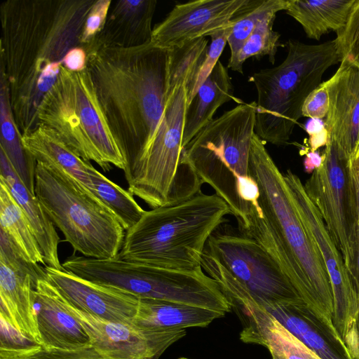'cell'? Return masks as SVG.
Listing matches in <instances>:
<instances>
[{
    "mask_svg": "<svg viewBox=\"0 0 359 359\" xmlns=\"http://www.w3.org/2000/svg\"><path fill=\"white\" fill-rule=\"evenodd\" d=\"M0 359H103L93 346L76 350H46L34 344L20 349H0Z\"/></svg>",
    "mask_w": 359,
    "mask_h": 359,
    "instance_id": "d6a6232c",
    "label": "cell"
},
{
    "mask_svg": "<svg viewBox=\"0 0 359 359\" xmlns=\"http://www.w3.org/2000/svg\"><path fill=\"white\" fill-rule=\"evenodd\" d=\"M229 214L221 198L202 191L178 203L145 210L126 231L117 257L151 266L193 270L201 266L209 238Z\"/></svg>",
    "mask_w": 359,
    "mask_h": 359,
    "instance_id": "3957f363",
    "label": "cell"
},
{
    "mask_svg": "<svg viewBox=\"0 0 359 359\" xmlns=\"http://www.w3.org/2000/svg\"><path fill=\"white\" fill-rule=\"evenodd\" d=\"M46 279L71 305L108 321L130 325L139 298L121 289L86 280L67 271L44 266Z\"/></svg>",
    "mask_w": 359,
    "mask_h": 359,
    "instance_id": "9a60e30c",
    "label": "cell"
},
{
    "mask_svg": "<svg viewBox=\"0 0 359 359\" xmlns=\"http://www.w3.org/2000/svg\"><path fill=\"white\" fill-rule=\"evenodd\" d=\"M35 284L29 273L0 261L1 318L41 346L33 296Z\"/></svg>",
    "mask_w": 359,
    "mask_h": 359,
    "instance_id": "44dd1931",
    "label": "cell"
},
{
    "mask_svg": "<svg viewBox=\"0 0 359 359\" xmlns=\"http://www.w3.org/2000/svg\"><path fill=\"white\" fill-rule=\"evenodd\" d=\"M325 128L324 123H322L321 120L311 119L306 126V130L309 135L317 133Z\"/></svg>",
    "mask_w": 359,
    "mask_h": 359,
    "instance_id": "b9f144b4",
    "label": "cell"
},
{
    "mask_svg": "<svg viewBox=\"0 0 359 359\" xmlns=\"http://www.w3.org/2000/svg\"><path fill=\"white\" fill-rule=\"evenodd\" d=\"M339 62L345 60L359 68V0H356L346 25L334 39Z\"/></svg>",
    "mask_w": 359,
    "mask_h": 359,
    "instance_id": "836d02e7",
    "label": "cell"
},
{
    "mask_svg": "<svg viewBox=\"0 0 359 359\" xmlns=\"http://www.w3.org/2000/svg\"><path fill=\"white\" fill-rule=\"evenodd\" d=\"M329 110V95L325 84L321 83L306 98L302 115L311 119L325 118Z\"/></svg>",
    "mask_w": 359,
    "mask_h": 359,
    "instance_id": "74e56055",
    "label": "cell"
},
{
    "mask_svg": "<svg viewBox=\"0 0 359 359\" xmlns=\"http://www.w3.org/2000/svg\"><path fill=\"white\" fill-rule=\"evenodd\" d=\"M288 0H248L234 18L231 33L227 40L233 58L251 34L257 25L264 18L280 11H285Z\"/></svg>",
    "mask_w": 359,
    "mask_h": 359,
    "instance_id": "1f68e13d",
    "label": "cell"
},
{
    "mask_svg": "<svg viewBox=\"0 0 359 359\" xmlns=\"http://www.w3.org/2000/svg\"><path fill=\"white\" fill-rule=\"evenodd\" d=\"M225 314L184 304L139 299L130 325L144 337L158 358L170 346L186 335L185 328L206 327Z\"/></svg>",
    "mask_w": 359,
    "mask_h": 359,
    "instance_id": "5bb4252c",
    "label": "cell"
},
{
    "mask_svg": "<svg viewBox=\"0 0 359 359\" xmlns=\"http://www.w3.org/2000/svg\"><path fill=\"white\" fill-rule=\"evenodd\" d=\"M65 301L103 359H158L148 341L131 325L106 320Z\"/></svg>",
    "mask_w": 359,
    "mask_h": 359,
    "instance_id": "d6986e66",
    "label": "cell"
},
{
    "mask_svg": "<svg viewBox=\"0 0 359 359\" xmlns=\"http://www.w3.org/2000/svg\"><path fill=\"white\" fill-rule=\"evenodd\" d=\"M62 65L67 69L79 72L87 67V53L81 46L70 49L62 61Z\"/></svg>",
    "mask_w": 359,
    "mask_h": 359,
    "instance_id": "f35d334b",
    "label": "cell"
},
{
    "mask_svg": "<svg viewBox=\"0 0 359 359\" xmlns=\"http://www.w3.org/2000/svg\"><path fill=\"white\" fill-rule=\"evenodd\" d=\"M255 118L256 102L238 104L214 118L184 149L202 183L228 205L238 226L252 207L259 206L258 186L249 174Z\"/></svg>",
    "mask_w": 359,
    "mask_h": 359,
    "instance_id": "277c9868",
    "label": "cell"
},
{
    "mask_svg": "<svg viewBox=\"0 0 359 359\" xmlns=\"http://www.w3.org/2000/svg\"><path fill=\"white\" fill-rule=\"evenodd\" d=\"M0 261H3L20 270L29 273L35 283L41 278H46L44 268L30 262L20 250L0 229ZM36 285V284H35Z\"/></svg>",
    "mask_w": 359,
    "mask_h": 359,
    "instance_id": "d590c367",
    "label": "cell"
},
{
    "mask_svg": "<svg viewBox=\"0 0 359 359\" xmlns=\"http://www.w3.org/2000/svg\"><path fill=\"white\" fill-rule=\"evenodd\" d=\"M95 0H7L0 6L1 75L21 135L38 125L37 110L62 59L80 46Z\"/></svg>",
    "mask_w": 359,
    "mask_h": 359,
    "instance_id": "6da1fadb",
    "label": "cell"
},
{
    "mask_svg": "<svg viewBox=\"0 0 359 359\" xmlns=\"http://www.w3.org/2000/svg\"><path fill=\"white\" fill-rule=\"evenodd\" d=\"M271 357H272V359H285L281 356H279V355H274V354H271Z\"/></svg>",
    "mask_w": 359,
    "mask_h": 359,
    "instance_id": "7bdbcfd3",
    "label": "cell"
},
{
    "mask_svg": "<svg viewBox=\"0 0 359 359\" xmlns=\"http://www.w3.org/2000/svg\"><path fill=\"white\" fill-rule=\"evenodd\" d=\"M0 179L8 186L18 203L41 248L46 266L64 270L58 257L60 241L55 225L45 212L35 194L31 193L0 149Z\"/></svg>",
    "mask_w": 359,
    "mask_h": 359,
    "instance_id": "7402d4cb",
    "label": "cell"
},
{
    "mask_svg": "<svg viewBox=\"0 0 359 359\" xmlns=\"http://www.w3.org/2000/svg\"><path fill=\"white\" fill-rule=\"evenodd\" d=\"M323 154V164L311 173L304 184V189L358 290V209L354 184L347 161L339 156L332 142H327Z\"/></svg>",
    "mask_w": 359,
    "mask_h": 359,
    "instance_id": "8fae6325",
    "label": "cell"
},
{
    "mask_svg": "<svg viewBox=\"0 0 359 359\" xmlns=\"http://www.w3.org/2000/svg\"><path fill=\"white\" fill-rule=\"evenodd\" d=\"M22 141L25 149L36 162L68 175L91 192L90 174L94 167L90 161L83 160L72 150L52 130L38 124L31 131L22 135Z\"/></svg>",
    "mask_w": 359,
    "mask_h": 359,
    "instance_id": "603a6c76",
    "label": "cell"
},
{
    "mask_svg": "<svg viewBox=\"0 0 359 359\" xmlns=\"http://www.w3.org/2000/svg\"><path fill=\"white\" fill-rule=\"evenodd\" d=\"M38 124L52 130L77 155L104 171L126 162L100 107L88 67L79 72L62 65L37 110Z\"/></svg>",
    "mask_w": 359,
    "mask_h": 359,
    "instance_id": "52a82bcc",
    "label": "cell"
},
{
    "mask_svg": "<svg viewBox=\"0 0 359 359\" xmlns=\"http://www.w3.org/2000/svg\"><path fill=\"white\" fill-rule=\"evenodd\" d=\"M0 81V149L25 187L35 194L36 161L23 146L22 135L11 109L6 80L1 75Z\"/></svg>",
    "mask_w": 359,
    "mask_h": 359,
    "instance_id": "4316f807",
    "label": "cell"
},
{
    "mask_svg": "<svg viewBox=\"0 0 359 359\" xmlns=\"http://www.w3.org/2000/svg\"><path fill=\"white\" fill-rule=\"evenodd\" d=\"M249 174L257 184L258 203L266 221L304 277L307 306L326 325L335 329L333 292L325 266L297 214L283 172L256 133L250 150Z\"/></svg>",
    "mask_w": 359,
    "mask_h": 359,
    "instance_id": "8992f818",
    "label": "cell"
},
{
    "mask_svg": "<svg viewBox=\"0 0 359 359\" xmlns=\"http://www.w3.org/2000/svg\"><path fill=\"white\" fill-rule=\"evenodd\" d=\"M41 346L46 350H76L92 346L79 320L65 299L46 279H39L33 290Z\"/></svg>",
    "mask_w": 359,
    "mask_h": 359,
    "instance_id": "e0dca14e",
    "label": "cell"
},
{
    "mask_svg": "<svg viewBox=\"0 0 359 359\" xmlns=\"http://www.w3.org/2000/svg\"><path fill=\"white\" fill-rule=\"evenodd\" d=\"M356 0H288L285 13L302 27L306 36L320 39L330 31L346 25Z\"/></svg>",
    "mask_w": 359,
    "mask_h": 359,
    "instance_id": "484cf974",
    "label": "cell"
},
{
    "mask_svg": "<svg viewBox=\"0 0 359 359\" xmlns=\"http://www.w3.org/2000/svg\"><path fill=\"white\" fill-rule=\"evenodd\" d=\"M188 105L184 84L166 97L154 135L125 172L128 191L151 208L178 203L201 192L202 182L187 161L182 147Z\"/></svg>",
    "mask_w": 359,
    "mask_h": 359,
    "instance_id": "30bf717a",
    "label": "cell"
},
{
    "mask_svg": "<svg viewBox=\"0 0 359 359\" xmlns=\"http://www.w3.org/2000/svg\"><path fill=\"white\" fill-rule=\"evenodd\" d=\"M285 46L287 53L282 63L248 78L257 93L255 132L276 146L288 142L306 98L325 71L339 62L334 39L320 44L289 39Z\"/></svg>",
    "mask_w": 359,
    "mask_h": 359,
    "instance_id": "5b68a950",
    "label": "cell"
},
{
    "mask_svg": "<svg viewBox=\"0 0 359 359\" xmlns=\"http://www.w3.org/2000/svg\"><path fill=\"white\" fill-rule=\"evenodd\" d=\"M328 142L327 132L324 128L320 132L309 135L308 149L312 151H316L318 148L326 146Z\"/></svg>",
    "mask_w": 359,
    "mask_h": 359,
    "instance_id": "60d3db41",
    "label": "cell"
},
{
    "mask_svg": "<svg viewBox=\"0 0 359 359\" xmlns=\"http://www.w3.org/2000/svg\"><path fill=\"white\" fill-rule=\"evenodd\" d=\"M179 359H190V358H185V357H181V358H179Z\"/></svg>",
    "mask_w": 359,
    "mask_h": 359,
    "instance_id": "ee69618b",
    "label": "cell"
},
{
    "mask_svg": "<svg viewBox=\"0 0 359 359\" xmlns=\"http://www.w3.org/2000/svg\"><path fill=\"white\" fill-rule=\"evenodd\" d=\"M208 47V40L201 37L168 49L165 97L182 84L185 85L187 97L190 95Z\"/></svg>",
    "mask_w": 359,
    "mask_h": 359,
    "instance_id": "f1b7e54d",
    "label": "cell"
},
{
    "mask_svg": "<svg viewBox=\"0 0 359 359\" xmlns=\"http://www.w3.org/2000/svg\"><path fill=\"white\" fill-rule=\"evenodd\" d=\"M156 0H121L110 8L102 32L83 48H131L151 42Z\"/></svg>",
    "mask_w": 359,
    "mask_h": 359,
    "instance_id": "ffe728a7",
    "label": "cell"
},
{
    "mask_svg": "<svg viewBox=\"0 0 359 359\" xmlns=\"http://www.w3.org/2000/svg\"><path fill=\"white\" fill-rule=\"evenodd\" d=\"M276 13H272L262 20L247 39L237 55L229 60L227 68L243 74V64L250 57L268 56L274 64L278 49L283 46L280 42V34L273 29Z\"/></svg>",
    "mask_w": 359,
    "mask_h": 359,
    "instance_id": "4dcf8cb0",
    "label": "cell"
},
{
    "mask_svg": "<svg viewBox=\"0 0 359 359\" xmlns=\"http://www.w3.org/2000/svg\"><path fill=\"white\" fill-rule=\"evenodd\" d=\"M86 51L100 107L126 162L125 172L150 144L163 114L168 49L151 41Z\"/></svg>",
    "mask_w": 359,
    "mask_h": 359,
    "instance_id": "7a4b0ae2",
    "label": "cell"
},
{
    "mask_svg": "<svg viewBox=\"0 0 359 359\" xmlns=\"http://www.w3.org/2000/svg\"><path fill=\"white\" fill-rule=\"evenodd\" d=\"M111 3V0H95L86 17L81 35L80 46H87L102 32Z\"/></svg>",
    "mask_w": 359,
    "mask_h": 359,
    "instance_id": "8d00e7d4",
    "label": "cell"
},
{
    "mask_svg": "<svg viewBox=\"0 0 359 359\" xmlns=\"http://www.w3.org/2000/svg\"><path fill=\"white\" fill-rule=\"evenodd\" d=\"M231 100L238 104L245 103L233 95V87L228 68L219 61L187 105L182 134L184 149L214 119L217 109Z\"/></svg>",
    "mask_w": 359,
    "mask_h": 359,
    "instance_id": "cb8c5ba5",
    "label": "cell"
},
{
    "mask_svg": "<svg viewBox=\"0 0 359 359\" xmlns=\"http://www.w3.org/2000/svg\"><path fill=\"white\" fill-rule=\"evenodd\" d=\"M323 83L329 95L324 122L328 141L348 161L359 140V68L342 60L335 74Z\"/></svg>",
    "mask_w": 359,
    "mask_h": 359,
    "instance_id": "2e32d148",
    "label": "cell"
},
{
    "mask_svg": "<svg viewBox=\"0 0 359 359\" xmlns=\"http://www.w3.org/2000/svg\"><path fill=\"white\" fill-rule=\"evenodd\" d=\"M0 229L32 263L46 266L39 245L22 210L0 179Z\"/></svg>",
    "mask_w": 359,
    "mask_h": 359,
    "instance_id": "83f0119b",
    "label": "cell"
},
{
    "mask_svg": "<svg viewBox=\"0 0 359 359\" xmlns=\"http://www.w3.org/2000/svg\"><path fill=\"white\" fill-rule=\"evenodd\" d=\"M34 193L53 224L86 257L116 258L126 231L95 195L60 170L36 162Z\"/></svg>",
    "mask_w": 359,
    "mask_h": 359,
    "instance_id": "9c48e42d",
    "label": "cell"
},
{
    "mask_svg": "<svg viewBox=\"0 0 359 359\" xmlns=\"http://www.w3.org/2000/svg\"><path fill=\"white\" fill-rule=\"evenodd\" d=\"M90 177V191L113 212L126 231L140 219L145 210L130 191L109 180L95 168Z\"/></svg>",
    "mask_w": 359,
    "mask_h": 359,
    "instance_id": "f546056e",
    "label": "cell"
},
{
    "mask_svg": "<svg viewBox=\"0 0 359 359\" xmlns=\"http://www.w3.org/2000/svg\"><path fill=\"white\" fill-rule=\"evenodd\" d=\"M302 151L305 155L303 165L307 173H312L315 170L321 166L324 160L323 153L320 154L318 151H312L308 147H303Z\"/></svg>",
    "mask_w": 359,
    "mask_h": 359,
    "instance_id": "ab89813d",
    "label": "cell"
},
{
    "mask_svg": "<svg viewBox=\"0 0 359 359\" xmlns=\"http://www.w3.org/2000/svg\"><path fill=\"white\" fill-rule=\"evenodd\" d=\"M264 309L322 359H353L337 330L326 325L304 302Z\"/></svg>",
    "mask_w": 359,
    "mask_h": 359,
    "instance_id": "ac0fdd59",
    "label": "cell"
},
{
    "mask_svg": "<svg viewBox=\"0 0 359 359\" xmlns=\"http://www.w3.org/2000/svg\"><path fill=\"white\" fill-rule=\"evenodd\" d=\"M283 174L297 214L313 241L329 276L334 297L333 325L353 359H359L356 332L359 312L358 287L302 180L290 170Z\"/></svg>",
    "mask_w": 359,
    "mask_h": 359,
    "instance_id": "7c38bea8",
    "label": "cell"
},
{
    "mask_svg": "<svg viewBox=\"0 0 359 359\" xmlns=\"http://www.w3.org/2000/svg\"><path fill=\"white\" fill-rule=\"evenodd\" d=\"M248 0H197L176 4L153 28L151 42L170 49L186 42L210 36L227 26Z\"/></svg>",
    "mask_w": 359,
    "mask_h": 359,
    "instance_id": "4fadbf2b",
    "label": "cell"
},
{
    "mask_svg": "<svg viewBox=\"0 0 359 359\" xmlns=\"http://www.w3.org/2000/svg\"><path fill=\"white\" fill-rule=\"evenodd\" d=\"M234 18L227 26L215 32L210 36L211 38L210 45L208 47L205 60L197 76L193 90L190 95L187 97L188 104L201 85L211 74L217 63L219 61V58L231 33L232 27L235 22Z\"/></svg>",
    "mask_w": 359,
    "mask_h": 359,
    "instance_id": "e575fe53",
    "label": "cell"
},
{
    "mask_svg": "<svg viewBox=\"0 0 359 359\" xmlns=\"http://www.w3.org/2000/svg\"><path fill=\"white\" fill-rule=\"evenodd\" d=\"M201 266L231 303L244 310L304 302L255 239L219 227L209 238Z\"/></svg>",
    "mask_w": 359,
    "mask_h": 359,
    "instance_id": "ba28073f",
    "label": "cell"
},
{
    "mask_svg": "<svg viewBox=\"0 0 359 359\" xmlns=\"http://www.w3.org/2000/svg\"><path fill=\"white\" fill-rule=\"evenodd\" d=\"M244 311L245 325L240 334L243 342L264 346L285 359H322L264 309Z\"/></svg>",
    "mask_w": 359,
    "mask_h": 359,
    "instance_id": "d4e9b609",
    "label": "cell"
}]
</instances>
